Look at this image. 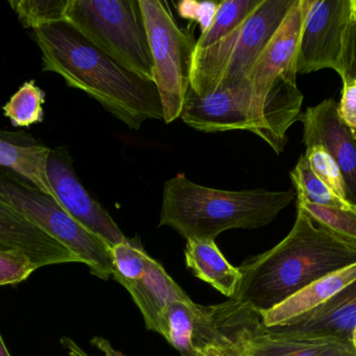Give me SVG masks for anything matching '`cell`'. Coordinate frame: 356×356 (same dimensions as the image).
Masks as SVG:
<instances>
[{
    "label": "cell",
    "mask_w": 356,
    "mask_h": 356,
    "mask_svg": "<svg viewBox=\"0 0 356 356\" xmlns=\"http://www.w3.org/2000/svg\"><path fill=\"white\" fill-rule=\"evenodd\" d=\"M43 71L58 73L131 130L148 119L164 121L154 82L147 81L96 47L66 19L33 29Z\"/></svg>",
    "instance_id": "obj_1"
},
{
    "label": "cell",
    "mask_w": 356,
    "mask_h": 356,
    "mask_svg": "<svg viewBox=\"0 0 356 356\" xmlns=\"http://www.w3.org/2000/svg\"><path fill=\"white\" fill-rule=\"evenodd\" d=\"M355 263V240L334 233L297 208L288 236L238 268L242 277L232 299L267 313L320 278Z\"/></svg>",
    "instance_id": "obj_2"
},
{
    "label": "cell",
    "mask_w": 356,
    "mask_h": 356,
    "mask_svg": "<svg viewBox=\"0 0 356 356\" xmlns=\"http://www.w3.org/2000/svg\"><path fill=\"white\" fill-rule=\"evenodd\" d=\"M295 198V189L228 192L204 187L177 175L165 184L160 226L173 228L186 240H215L226 230L268 225Z\"/></svg>",
    "instance_id": "obj_3"
},
{
    "label": "cell",
    "mask_w": 356,
    "mask_h": 356,
    "mask_svg": "<svg viewBox=\"0 0 356 356\" xmlns=\"http://www.w3.org/2000/svg\"><path fill=\"white\" fill-rule=\"evenodd\" d=\"M307 0H296L277 33L248 73L253 102L259 110L269 146L282 154L288 130L299 121L303 94L297 87V54Z\"/></svg>",
    "instance_id": "obj_4"
},
{
    "label": "cell",
    "mask_w": 356,
    "mask_h": 356,
    "mask_svg": "<svg viewBox=\"0 0 356 356\" xmlns=\"http://www.w3.org/2000/svg\"><path fill=\"white\" fill-rule=\"evenodd\" d=\"M264 330L261 314L234 299L217 305L175 301L160 322L161 336L181 356H241Z\"/></svg>",
    "instance_id": "obj_5"
},
{
    "label": "cell",
    "mask_w": 356,
    "mask_h": 356,
    "mask_svg": "<svg viewBox=\"0 0 356 356\" xmlns=\"http://www.w3.org/2000/svg\"><path fill=\"white\" fill-rule=\"evenodd\" d=\"M296 0H263L240 27L207 49L195 50L190 87L198 95L248 79L249 71Z\"/></svg>",
    "instance_id": "obj_6"
},
{
    "label": "cell",
    "mask_w": 356,
    "mask_h": 356,
    "mask_svg": "<svg viewBox=\"0 0 356 356\" xmlns=\"http://www.w3.org/2000/svg\"><path fill=\"white\" fill-rule=\"evenodd\" d=\"M65 19L119 64L154 82V60L139 0H69Z\"/></svg>",
    "instance_id": "obj_7"
},
{
    "label": "cell",
    "mask_w": 356,
    "mask_h": 356,
    "mask_svg": "<svg viewBox=\"0 0 356 356\" xmlns=\"http://www.w3.org/2000/svg\"><path fill=\"white\" fill-rule=\"evenodd\" d=\"M0 200L66 247L91 274L102 280L112 277V247L75 221L52 196L2 167Z\"/></svg>",
    "instance_id": "obj_8"
},
{
    "label": "cell",
    "mask_w": 356,
    "mask_h": 356,
    "mask_svg": "<svg viewBox=\"0 0 356 356\" xmlns=\"http://www.w3.org/2000/svg\"><path fill=\"white\" fill-rule=\"evenodd\" d=\"M154 60V82L162 102L164 121L172 123L181 114L191 84L196 49L192 33L181 29L166 2L139 0Z\"/></svg>",
    "instance_id": "obj_9"
},
{
    "label": "cell",
    "mask_w": 356,
    "mask_h": 356,
    "mask_svg": "<svg viewBox=\"0 0 356 356\" xmlns=\"http://www.w3.org/2000/svg\"><path fill=\"white\" fill-rule=\"evenodd\" d=\"M355 14V0H307L297 54L298 75L334 69L343 79Z\"/></svg>",
    "instance_id": "obj_10"
},
{
    "label": "cell",
    "mask_w": 356,
    "mask_h": 356,
    "mask_svg": "<svg viewBox=\"0 0 356 356\" xmlns=\"http://www.w3.org/2000/svg\"><path fill=\"white\" fill-rule=\"evenodd\" d=\"M112 277L124 286L143 315L148 330L160 334V322L166 307L175 301H188V295L152 259L139 238H127L111 249Z\"/></svg>",
    "instance_id": "obj_11"
},
{
    "label": "cell",
    "mask_w": 356,
    "mask_h": 356,
    "mask_svg": "<svg viewBox=\"0 0 356 356\" xmlns=\"http://www.w3.org/2000/svg\"><path fill=\"white\" fill-rule=\"evenodd\" d=\"M180 117L188 127L204 133L246 130L269 142L265 123L253 102L248 79L221 86L204 96L188 88Z\"/></svg>",
    "instance_id": "obj_12"
},
{
    "label": "cell",
    "mask_w": 356,
    "mask_h": 356,
    "mask_svg": "<svg viewBox=\"0 0 356 356\" xmlns=\"http://www.w3.org/2000/svg\"><path fill=\"white\" fill-rule=\"evenodd\" d=\"M47 177L58 203L86 229L112 248L127 240L108 211L85 189L77 178L72 158L65 146L50 152Z\"/></svg>",
    "instance_id": "obj_13"
},
{
    "label": "cell",
    "mask_w": 356,
    "mask_h": 356,
    "mask_svg": "<svg viewBox=\"0 0 356 356\" xmlns=\"http://www.w3.org/2000/svg\"><path fill=\"white\" fill-rule=\"evenodd\" d=\"M303 125L305 148L322 146L332 156L346 187L348 202L356 205V137L341 121L338 102L327 98L309 107L299 116Z\"/></svg>",
    "instance_id": "obj_14"
},
{
    "label": "cell",
    "mask_w": 356,
    "mask_h": 356,
    "mask_svg": "<svg viewBox=\"0 0 356 356\" xmlns=\"http://www.w3.org/2000/svg\"><path fill=\"white\" fill-rule=\"evenodd\" d=\"M0 251L26 255L38 269L79 263V259L41 228L0 200Z\"/></svg>",
    "instance_id": "obj_15"
},
{
    "label": "cell",
    "mask_w": 356,
    "mask_h": 356,
    "mask_svg": "<svg viewBox=\"0 0 356 356\" xmlns=\"http://www.w3.org/2000/svg\"><path fill=\"white\" fill-rule=\"evenodd\" d=\"M355 326L356 279L330 300L292 323L268 330L286 336L332 339L351 343Z\"/></svg>",
    "instance_id": "obj_16"
},
{
    "label": "cell",
    "mask_w": 356,
    "mask_h": 356,
    "mask_svg": "<svg viewBox=\"0 0 356 356\" xmlns=\"http://www.w3.org/2000/svg\"><path fill=\"white\" fill-rule=\"evenodd\" d=\"M50 152L48 146L33 136L0 130V167L12 169L58 201L47 177Z\"/></svg>",
    "instance_id": "obj_17"
},
{
    "label": "cell",
    "mask_w": 356,
    "mask_h": 356,
    "mask_svg": "<svg viewBox=\"0 0 356 356\" xmlns=\"http://www.w3.org/2000/svg\"><path fill=\"white\" fill-rule=\"evenodd\" d=\"M355 279L356 263L320 278L275 309L261 314L264 326L277 327L292 323L330 300Z\"/></svg>",
    "instance_id": "obj_18"
},
{
    "label": "cell",
    "mask_w": 356,
    "mask_h": 356,
    "mask_svg": "<svg viewBox=\"0 0 356 356\" xmlns=\"http://www.w3.org/2000/svg\"><path fill=\"white\" fill-rule=\"evenodd\" d=\"M184 256L186 265L196 277L211 284L224 296L234 298L242 274L238 268L226 261L215 240H186Z\"/></svg>",
    "instance_id": "obj_19"
},
{
    "label": "cell",
    "mask_w": 356,
    "mask_h": 356,
    "mask_svg": "<svg viewBox=\"0 0 356 356\" xmlns=\"http://www.w3.org/2000/svg\"><path fill=\"white\" fill-rule=\"evenodd\" d=\"M248 353L254 356H356L350 342L286 336L266 327Z\"/></svg>",
    "instance_id": "obj_20"
},
{
    "label": "cell",
    "mask_w": 356,
    "mask_h": 356,
    "mask_svg": "<svg viewBox=\"0 0 356 356\" xmlns=\"http://www.w3.org/2000/svg\"><path fill=\"white\" fill-rule=\"evenodd\" d=\"M263 0H226L218 3L209 26L201 31L196 49L211 47L240 27Z\"/></svg>",
    "instance_id": "obj_21"
},
{
    "label": "cell",
    "mask_w": 356,
    "mask_h": 356,
    "mask_svg": "<svg viewBox=\"0 0 356 356\" xmlns=\"http://www.w3.org/2000/svg\"><path fill=\"white\" fill-rule=\"evenodd\" d=\"M290 176L298 201L338 208H350L355 206L348 201L337 196L314 173L305 154L301 155Z\"/></svg>",
    "instance_id": "obj_22"
},
{
    "label": "cell",
    "mask_w": 356,
    "mask_h": 356,
    "mask_svg": "<svg viewBox=\"0 0 356 356\" xmlns=\"http://www.w3.org/2000/svg\"><path fill=\"white\" fill-rule=\"evenodd\" d=\"M44 100L43 90L33 81L25 82L3 107L4 115L15 127H29L43 121Z\"/></svg>",
    "instance_id": "obj_23"
},
{
    "label": "cell",
    "mask_w": 356,
    "mask_h": 356,
    "mask_svg": "<svg viewBox=\"0 0 356 356\" xmlns=\"http://www.w3.org/2000/svg\"><path fill=\"white\" fill-rule=\"evenodd\" d=\"M13 10L25 29H38L54 21L64 20L69 0H10Z\"/></svg>",
    "instance_id": "obj_24"
},
{
    "label": "cell",
    "mask_w": 356,
    "mask_h": 356,
    "mask_svg": "<svg viewBox=\"0 0 356 356\" xmlns=\"http://www.w3.org/2000/svg\"><path fill=\"white\" fill-rule=\"evenodd\" d=\"M297 208L305 210L334 233L356 242V205L350 208H338L297 200Z\"/></svg>",
    "instance_id": "obj_25"
},
{
    "label": "cell",
    "mask_w": 356,
    "mask_h": 356,
    "mask_svg": "<svg viewBox=\"0 0 356 356\" xmlns=\"http://www.w3.org/2000/svg\"><path fill=\"white\" fill-rule=\"evenodd\" d=\"M305 155L314 173L337 196L347 200L346 187L342 176L327 150L322 146H313L307 148Z\"/></svg>",
    "instance_id": "obj_26"
},
{
    "label": "cell",
    "mask_w": 356,
    "mask_h": 356,
    "mask_svg": "<svg viewBox=\"0 0 356 356\" xmlns=\"http://www.w3.org/2000/svg\"><path fill=\"white\" fill-rule=\"evenodd\" d=\"M35 270L38 268L26 255L0 251V286L20 284Z\"/></svg>",
    "instance_id": "obj_27"
},
{
    "label": "cell",
    "mask_w": 356,
    "mask_h": 356,
    "mask_svg": "<svg viewBox=\"0 0 356 356\" xmlns=\"http://www.w3.org/2000/svg\"><path fill=\"white\" fill-rule=\"evenodd\" d=\"M343 83L342 98L338 102L339 116L356 137V79H348Z\"/></svg>",
    "instance_id": "obj_28"
},
{
    "label": "cell",
    "mask_w": 356,
    "mask_h": 356,
    "mask_svg": "<svg viewBox=\"0 0 356 356\" xmlns=\"http://www.w3.org/2000/svg\"><path fill=\"white\" fill-rule=\"evenodd\" d=\"M356 2V0H355ZM356 79V14L350 31H349L348 44H347L346 64L343 82Z\"/></svg>",
    "instance_id": "obj_29"
},
{
    "label": "cell",
    "mask_w": 356,
    "mask_h": 356,
    "mask_svg": "<svg viewBox=\"0 0 356 356\" xmlns=\"http://www.w3.org/2000/svg\"><path fill=\"white\" fill-rule=\"evenodd\" d=\"M92 344L95 345L104 356H127L121 353L120 351L116 350L111 346L108 341L102 338H95L92 340Z\"/></svg>",
    "instance_id": "obj_30"
},
{
    "label": "cell",
    "mask_w": 356,
    "mask_h": 356,
    "mask_svg": "<svg viewBox=\"0 0 356 356\" xmlns=\"http://www.w3.org/2000/svg\"><path fill=\"white\" fill-rule=\"evenodd\" d=\"M0 356H10V353H8V347L4 344L1 334H0Z\"/></svg>",
    "instance_id": "obj_31"
},
{
    "label": "cell",
    "mask_w": 356,
    "mask_h": 356,
    "mask_svg": "<svg viewBox=\"0 0 356 356\" xmlns=\"http://www.w3.org/2000/svg\"><path fill=\"white\" fill-rule=\"evenodd\" d=\"M351 343H353V347H355L356 350V326L355 330H353V336H351Z\"/></svg>",
    "instance_id": "obj_32"
},
{
    "label": "cell",
    "mask_w": 356,
    "mask_h": 356,
    "mask_svg": "<svg viewBox=\"0 0 356 356\" xmlns=\"http://www.w3.org/2000/svg\"><path fill=\"white\" fill-rule=\"evenodd\" d=\"M241 356H254V355H251V353H245V355H241Z\"/></svg>",
    "instance_id": "obj_33"
}]
</instances>
